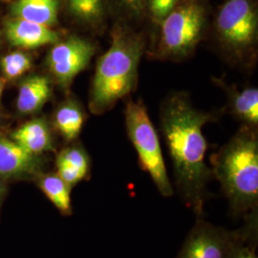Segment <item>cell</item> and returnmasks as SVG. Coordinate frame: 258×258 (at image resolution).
Returning a JSON list of instances; mask_svg holds the SVG:
<instances>
[{"label": "cell", "mask_w": 258, "mask_h": 258, "mask_svg": "<svg viewBox=\"0 0 258 258\" xmlns=\"http://www.w3.org/2000/svg\"><path fill=\"white\" fill-rule=\"evenodd\" d=\"M51 83L44 76H32L19 87L17 106L22 114L39 110L51 97Z\"/></svg>", "instance_id": "cell-12"}, {"label": "cell", "mask_w": 258, "mask_h": 258, "mask_svg": "<svg viewBox=\"0 0 258 258\" xmlns=\"http://www.w3.org/2000/svg\"><path fill=\"white\" fill-rule=\"evenodd\" d=\"M144 47L140 34L121 23L114 26L110 47L100 57L93 78L92 112L102 114L109 110L135 89Z\"/></svg>", "instance_id": "cell-2"}, {"label": "cell", "mask_w": 258, "mask_h": 258, "mask_svg": "<svg viewBox=\"0 0 258 258\" xmlns=\"http://www.w3.org/2000/svg\"><path fill=\"white\" fill-rule=\"evenodd\" d=\"M247 225L241 230L239 239L234 244L226 258H258L257 212L247 216Z\"/></svg>", "instance_id": "cell-17"}, {"label": "cell", "mask_w": 258, "mask_h": 258, "mask_svg": "<svg viewBox=\"0 0 258 258\" xmlns=\"http://www.w3.org/2000/svg\"><path fill=\"white\" fill-rule=\"evenodd\" d=\"M157 43L161 57L181 58L189 55L202 38L206 10L199 0H181L162 22Z\"/></svg>", "instance_id": "cell-5"}, {"label": "cell", "mask_w": 258, "mask_h": 258, "mask_svg": "<svg viewBox=\"0 0 258 258\" xmlns=\"http://www.w3.org/2000/svg\"><path fill=\"white\" fill-rule=\"evenodd\" d=\"M240 235L198 217L176 258H226Z\"/></svg>", "instance_id": "cell-7"}, {"label": "cell", "mask_w": 258, "mask_h": 258, "mask_svg": "<svg viewBox=\"0 0 258 258\" xmlns=\"http://www.w3.org/2000/svg\"><path fill=\"white\" fill-rule=\"evenodd\" d=\"M231 108L233 113L250 125L258 122V89L255 87L245 88L232 97Z\"/></svg>", "instance_id": "cell-18"}, {"label": "cell", "mask_w": 258, "mask_h": 258, "mask_svg": "<svg viewBox=\"0 0 258 258\" xmlns=\"http://www.w3.org/2000/svg\"><path fill=\"white\" fill-rule=\"evenodd\" d=\"M212 173L221 184L231 213L247 217L257 212L258 140L242 129L212 157Z\"/></svg>", "instance_id": "cell-3"}, {"label": "cell", "mask_w": 258, "mask_h": 258, "mask_svg": "<svg viewBox=\"0 0 258 258\" xmlns=\"http://www.w3.org/2000/svg\"><path fill=\"white\" fill-rule=\"evenodd\" d=\"M37 185L55 209L64 216L73 212L71 191L72 187L55 173H40L37 178Z\"/></svg>", "instance_id": "cell-14"}, {"label": "cell", "mask_w": 258, "mask_h": 258, "mask_svg": "<svg viewBox=\"0 0 258 258\" xmlns=\"http://www.w3.org/2000/svg\"><path fill=\"white\" fill-rule=\"evenodd\" d=\"M58 4V0H18L12 11L16 19L53 27L57 22Z\"/></svg>", "instance_id": "cell-13"}, {"label": "cell", "mask_w": 258, "mask_h": 258, "mask_svg": "<svg viewBox=\"0 0 258 258\" xmlns=\"http://www.w3.org/2000/svg\"><path fill=\"white\" fill-rule=\"evenodd\" d=\"M6 194V185H5V180L0 176V208L3 202V199Z\"/></svg>", "instance_id": "cell-23"}, {"label": "cell", "mask_w": 258, "mask_h": 258, "mask_svg": "<svg viewBox=\"0 0 258 258\" xmlns=\"http://www.w3.org/2000/svg\"><path fill=\"white\" fill-rule=\"evenodd\" d=\"M55 165L69 166L88 176L90 172V158L81 147H69L62 149L56 156Z\"/></svg>", "instance_id": "cell-19"}, {"label": "cell", "mask_w": 258, "mask_h": 258, "mask_svg": "<svg viewBox=\"0 0 258 258\" xmlns=\"http://www.w3.org/2000/svg\"><path fill=\"white\" fill-rule=\"evenodd\" d=\"M2 91H3V84L0 82V98H1V95H2Z\"/></svg>", "instance_id": "cell-24"}, {"label": "cell", "mask_w": 258, "mask_h": 258, "mask_svg": "<svg viewBox=\"0 0 258 258\" xmlns=\"http://www.w3.org/2000/svg\"><path fill=\"white\" fill-rule=\"evenodd\" d=\"M83 122V110L75 102H65L55 112V128L66 141H73L79 137Z\"/></svg>", "instance_id": "cell-15"}, {"label": "cell", "mask_w": 258, "mask_h": 258, "mask_svg": "<svg viewBox=\"0 0 258 258\" xmlns=\"http://www.w3.org/2000/svg\"><path fill=\"white\" fill-rule=\"evenodd\" d=\"M222 44L232 55L243 57L257 42V10L251 0H227L215 19Z\"/></svg>", "instance_id": "cell-6"}, {"label": "cell", "mask_w": 258, "mask_h": 258, "mask_svg": "<svg viewBox=\"0 0 258 258\" xmlns=\"http://www.w3.org/2000/svg\"><path fill=\"white\" fill-rule=\"evenodd\" d=\"M0 65L4 76L9 80H14L27 72L32 67V60L27 54L14 52L4 55Z\"/></svg>", "instance_id": "cell-20"}, {"label": "cell", "mask_w": 258, "mask_h": 258, "mask_svg": "<svg viewBox=\"0 0 258 258\" xmlns=\"http://www.w3.org/2000/svg\"><path fill=\"white\" fill-rule=\"evenodd\" d=\"M148 0H113L114 5L126 19H139L147 14Z\"/></svg>", "instance_id": "cell-21"}, {"label": "cell", "mask_w": 258, "mask_h": 258, "mask_svg": "<svg viewBox=\"0 0 258 258\" xmlns=\"http://www.w3.org/2000/svg\"><path fill=\"white\" fill-rule=\"evenodd\" d=\"M42 157L30 153L12 139L0 134V176L4 180L37 178L42 173Z\"/></svg>", "instance_id": "cell-9"}, {"label": "cell", "mask_w": 258, "mask_h": 258, "mask_svg": "<svg viewBox=\"0 0 258 258\" xmlns=\"http://www.w3.org/2000/svg\"><path fill=\"white\" fill-rule=\"evenodd\" d=\"M5 34L12 45L24 49L55 44L59 41V34L53 28L24 19L7 21Z\"/></svg>", "instance_id": "cell-10"}, {"label": "cell", "mask_w": 258, "mask_h": 258, "mask_svg": "<svg viewBox=\"0 0 258 258\" xmlns=\"http://www.w3.org/2000/svg\"><path fill=\"white\" fill-rule=\"evenodd\" d=\"M180 1L181 0H148L147 14L154 23L159 25Z\"/></svg>", "instance_id": "cell-22"}, {"label": "cell", "mask_w": 258, "mask_h": 258, "mask_svg": "<svg viewBox=\"0 0 258 258\" xmlns=\"http://www.w3.org/2000/svg\"><path fill=\"white\" fill-rule=\"evenodd\" d=\"M95 52L92 42L73 36L54 44L47 55V65L56 82L67 88L87 68Z\"/></svg>", "instance_id": "cell-8"}, {"label": "cell", "mask_w": 258, "mask_h": 258, "mask_svg": "<svg viewBox=\"0 0 258 258\" xmlns=\"http://www.w3.org/2000/svg\"><path fill=\"white\" fill-rule=\"evenodd\" d=\"M76 19L91 26L103 23L108 11V0H65Z\"/></svg>", "instance_id": "cell-16"}, {"label": "cell", "mask_w": 258, "mask_h": 258, "mask_svg": "<svg viewBox=\"0 0 258 258\" xmlns=\"http://www.w3.org/2000/svg\"><path fill=\"white\" fill-rule=\"evenodd\" d=\"M12 140L30 153L39 156L55 149L50 127L46 120L41 119L30 120L22 124L13 132Z\"/></svg>", "instance_id": "cell-11"}, {"label": "cell", "mask_w": 258, "mask_h": 258, "mask_svg": "<svg viewBox=\"0 0 258 258\" xmlns=\"http://www.w3.org/2000/svg\"><path fill=\"white\" fill-rule=\"evenodd\" d=\"M211 119L210 114L196 109L181 93L166 100L161 116V128L172 161L176 188L184 205L197 217L203 216L212 176V169L205 162L208 144L203 133L204 126Z\"/></svg>", "instance_id": "cell-1"}, {"label": "cell", "mask_w": 258, "mask_h": 258, "mask_svg": "<svg viewBox=\"0 0 258 258\" xmlns=\"http://www.w3.org/2000/svg\"><path fill=\"white\" fill-rule=\"evenodd\" d=\"M124 115L127 134L138 154L140 166L150 176L163 197H172L174 188L167 174L160 140L145 104L141 101H129Z\"/></svg>", "instance_id": "cell-4"}]
</instances>
